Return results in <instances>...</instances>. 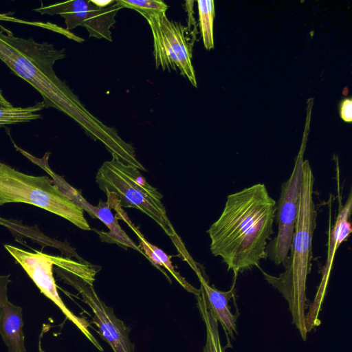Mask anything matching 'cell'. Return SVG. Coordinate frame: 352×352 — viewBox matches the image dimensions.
<instances>
[{
    "label": "cell",
    "mask_w": 352,
    "mask_h": 352,
    "mask_svg": "<svg viewBox=\"0 0 352 352\" xmlns=\"http://www.w3.org/2000/svg\"><path fill=\"white\" fill-rule=\"evenodd\" d=\"M0 106L7 108H12L14 106L5 98L2 90L0 89Z\"/></svg>",
    "instance_id": "23"
},
{
    "label": "cell",
    "mask_w": 352,
    "mask_h": 352,
    "mask_svg": "<svg viewBox=\"0 0 352 352\" xmlns=\"http://www.w3.org/2000/svg\"><path fill=\"white\" fill-rule=\"evenodd\" d=\"M21 202L57 214L79 228L90 230L83 210L47 176H33L0 162V206Z\"/></svg>",
    "instance_id": "5"
},
{
    "label": "cell",
    "mask_w": 352,
    "mask_h": 352,
    "mask_svg": "<svg viewBox=\"0 0 352 352\" xmlns=\"http://www.w3.org/2000/svg\"><path fill=\"white\" fill-rule=\"evenodd\" d=\"M79 206L93 218L100 220L109 228V232H107L96 230L102 241L115 243L124 249L130 248L143 254L138 246L122 229L116 215L112 213L111 206L107 201H100L98 206H94L84 199Z\"/></svg>",
    "instance_id": "13"
},
{
    "label": "cell",
    "mask_w": 352,
    "mask_h": 352,
    "mask_svg": "<svg viewBox=\"0 0 352 352\" xmlns=\"http://www.w3.org/2000/svg\"><path fill=\"white\" fill-rule=\"evenodd\" d=\"M45 108L43 101L26 107L7 108L0 106V126L28 122L41 118L39 111Z\"/></svg>",
    "instance_id": "17"
},
{
    "label": "cell",
    "mask_w": 352,
    "mask_h": 352,
    "mask_svg": "<svg viewBox=\"0 0 352 352\" xmlns=\"http://www.w3.org/2000/svg\"><path fill=\"white\" fill-rule=\"evenodd\" d=\"M310 113L308 112L306 130L289 179L281 185L280 194L276 204L275 219L278 225L276 236L267 245L266 258L274 264L287 265L297 219L299 197L302 179V164L309 133Z\"/></svg>",
    "instance_id": "6"
},
{
    "label": "cell",
    "mask_w": 352,
    "mask_h": 352,
    "mask_svg": "<svg viewBox=\"0 0 352 352\" xmlns=\"http://www.w3.org/2000/svg\"><path fill=\"white\" fill-rule=\"evenodd\" d=\"M352 209V194L350 191L347 200L344 206L340 204L339 211L333 227L329 234L327 245V256L326 263L323 266L321 274L322 279L313 304L306 318L311 322H317L320 308L323 300L330 272L331 270L335 254L339 246L347 240L352 232L349 217Z\"/></svg>",
    "instance_id": "11"
},
{
    "label": "cell",
    "mask_w": 352,
    "mask_h": 352,
    "mask_svg": "<svg viewBox=\"0 0 352 352\" xmlns=\"http://www.w3.org/2000/svg\"><path fill=\"white\" fill-rule=\"evenodd\" d=\"M61 277L81 294L83 301L94 313L92 322L98 328V333L112 348L114 352H135V346L129 339L131 329L114 314L98 296L93 285H89L77 276L65 272Z\"/></svg>",
    "instance_id": "10"
},
{
    "label": "cell",
    "mask_w": 352,
    "mask_h": 352,
    "mask_svg": "<svg viewBox=\"0 0 352 352\" xmlns=\"http://www.w3.org/2000/svg\"><path fill=\"white\" fill-rule=\"evenodd\" d=\"M5 248L22 266L41 293L57 305L66 318L79 329L98 350L102 352V347L88 329L87 320L74 315L60 298L53 276L54 263L50 255L38 251L34 253L27 252L10 245H5Z\"/></svg>",
    "instance_id": "9"
},
{
    "label": "cell",
    "mask_w": 352,
    "mask_h": 352,
    "mask_svg": "<svg viewBox=\"0 0 352 352\" xmlns=\"http://www.w3.org/2000/svg\"><path fill=\"white\" fill-rule=\"evenodd\" d=\"M153 36L156 68L174 70L197 87L192 64L193 42L189 30L180 22L170 20L166 14L147 21Z\"/></svg>",
    "instance_id": "7"
},
{
    "label": "cell",
    "mask_w": 352,
    "mask_h": 352,
    "mask_svg": "<svg viewBox=\"0 0 352 352\" xmlns=\"http://www.w3.org/2000/svg\"><path fill=\"white\" fill-rule=\"evenodd\" d=\"M196 297L197 306L206 328V342L203 352H224L226 347L223 348L221 344L218 321L212 314L201 288Z\"/></svg>",
    "instance_id": "16"
},
{
    "label": "cell",
    "mask_w": 352,
    "mask_h": 352,
    "mask_svg": "<svg viewBox=\"0 0 352 352\" xmlns=\"http://www.w3.org/2000/svg\"><path fill=\"white\" fill-rule=\"evenodd\" d=\"M116 211V217H120L118 219L124 220L137 234L139 239L138 248L142 252L143 255L145 256L153 265L157 267L162 272H164V271L160 267H164L166 268L186 290L192 293L195 296L197 295L199 289L192 287L179 274V272L175 270V267L172 265L170 257L162 250L150 243L144 239L138 229L130 222L128 217L125 214L124 212V211H123L122 208H120ZM164 274L167 276L165 273Z\"/></svg>",
    "instance_id": "15"
},
{
    "label": "cell",
    "mask_w": 352,
    "mask_h": 352,
    "mask_svg": "<svg viewBox=\"0 0 352 352\" xmlns=\"http://www.w3.org/2000/svg\"><path fill=\"white\" fill-rule=\"evenodd\" d=\"M9 275L0 276V334L8 352H26L24 344L23 309L9 301Z\"/></svg>",
    "instance_id": "12"
},
{
    "label": "cell",
    "mask_w": 352,
    "mask_h": 352,
    "mask_svg": "<svg viewBox=\"0 0 352 352\" xmlns=\"http://www.w3.org/2000/svg\"><path fill=\"white\" fill-rule=\"evenodd\" d=\"M122 8L116 0L105 8L96 7L91 1L74 0L47 6L41 3L34 11L41 14L60 16L67 31L81 26L87 30L90 37L112 41L110 28L116 23V16Z\"/></svg>",
    "instance_id": "8"
},
{
    "label": "cell",
    "mask_w": 352,
    "mask_h": 352,
    "mask_svg": "<svg viewBox=\"0 0 352 352\" xmlns=\"http://www.w3.org/2000/svg\"><path fill=\"white\" fill-rule=\"evenodd\" d=\"M314 176L309 160L302 164V179L298 211L290 255L284 272L274 276L263 272L265 279L287 301L292 323L304 340L307 331L305 311L307 308L306 281L311 272L312 239L316 227L317 211L314 201Z\"/></svg>",
    "instance_id": "3"
},
{
    "label": "cell",
    "mask_w": 352,
    "mask_h": 352,
    "mask_svg": "<svg viewBox=\"0 0 352 352\" xmlns=\"http://www.w3.org/2000/svg\"><path fill=\"white\" fill-rule=\"evenodd\" d=\"M65 56V49L32 38L16 36L0 24V60L41 94L45 108L63 112L91 139L108 144L115 136V129L93 116L54 69L55 63Z\"/></svg>",
    "instance_id": "1"
},
{
    "label": "cell",
    "mask_w": 352,
    "mask_h": 352,
    "mask_svg": "<svg viewBox=\"0 0 352 352\" xmlns=\"http://www.w3.org/2000/svg\"><path fill=\"white\" fill-rule=\"evenodd\" d=\"M115 1H116V0H113V1L112 0H107H107H102V1L91 0V2L99 8H107V7L110 6L111 5L115 3Z\"/></svg>",
    "instance_id": "22"
},
{
    "label": "cell",
    "mask_w": 352,
    "mask_h": 352,
    "mask_svg": "<svg viewBox=\"0 0 352 352\" xmlns=\"http://www.w3.org/2000/svg\"><path fill=\"white\" fill-rule=\"evenodd\" d=\"M340 118L346 122L352 121V100L351 98H345L340 105Z\"/></svg>",
    "instance_id": "21"
},
{
    "label": "cell",
    "mask_w": 352,
    "mask_h": 352,
    "mask_svg": "<svg viewBox=\"0 0 352 352\" xmlns=\"http://www.w3.org/2000/svg\"><path fill=\"white\" fill-rule=\"evenodd\" d=\"M123 8L134 10L146 21L166 14L168 6L162 1L155 0H116Z\"/></svg>",
    "instance_id": "20"
},
{
    "label": "cell",
    "mask_w": 352,
    "mask_h": 352,
    "mask_svg": "<svg viewBox=\"0 0 352 352\" xmlns=\"http://www.w3.org/2000/svg\"><path fill=\"white\" fill-rule=\"evenodd\" d=\"M276 204L264 184H254L228 195L221 215L207 230L212 254L220 256L235 276L259 267L266 258Z\"/></svg>",
    "instance_id": "2"
},
{
    "label": "cell",
    "mask_w": 352,
    "mask_h": 352,
    "mask_svg": "<svg viewBox=\"0 0 352 352\" xmlns=\"http://www.w3.org/2000/svg\"><path fill=\"white\" fill-rule=\"evenodd\" d=\"M54 265L65 272L70 273L90 285H93L97 273L96 267L87 263H79L67 258L51 256Z\"/></svg>",
    "instance_id": "19"
},
{
    "label": "cell",
    "mask_w": 352,
    "mask_h": 352,
    "mask_svg": "<svg viewBox=\"0 0 352 352\" xmlns=\"http://www.w3.org/2000/svg\"><path fill=\"white\" fill-rule=\"evenodd\" d=\"M207 305L213 316L219 321L226 336L228 342L229 336L234 337L236 331V322L239 314H232L228 306L229 300L235 293L234 281L232 288L228 292H222L210 286L204 276L199 277Z\"/></svg>",
    "instance_id": "14"
},
{
    "label": "cell",
    "mask_w": 352,
    "mask_h": 352,
    "mask_svg": "<svg viewBox=\"0 0 352 352\" xmlns=\"http://www.w3.org/2000/svg\"><path fill=\"white\" fill-rule=\"evenodd\" d=\"M199 22L204 45L208 50L214 48L213 21L215 15L214 4L212 0L197 1Z\"/></svg>",
    "instance_id": "18"
},
{
    "label": "cell",
    "mask_w": 352,
    "mask_h": 352,
    "mask_svg": "<svg viewBox=\"0 0 352 352\" xmlns=\"http://www.w3.org/2000/svg\"><path fill=\"white\" fill-rule=\"evenodd\" d=\"M96 181L107 194L113 195L120 206L133 208L153 219L171 238L177 237L162 201V195L149 184L139 170L112 156L98 169Z\"/></svg>",
    "instance_id": "4"
}]
</instances>
